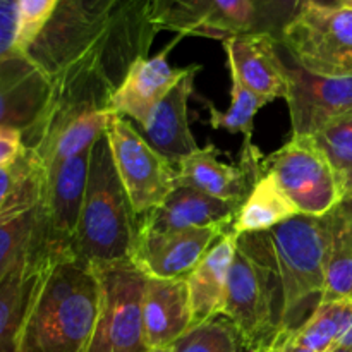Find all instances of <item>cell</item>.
I'll list each match as a JSON object with an SVG mask.
<instances>
[{
  "label": "cell",
  "mask_w": 352,
  "mask_h": 352,
  "mask_svg": "<svg viewBox=\"0 0 352 352\" xmlns=\"http://www.w3.org/2000/svg\"><path fill=\"white\" fill-rule=\"evenodd\" d=\"M17 0H0V62L16 54Z\"/></svg>",
  "instance_id": "obj_33"
},
{
  "label": "cell",
  "mask_w": 352,
  "mask_h": 352,
  "mask_svg": "<svg viewBox=\"0 0 352 352\" xmlns=\"http://www.w3.org/2000/svg\"><path fill=\"white\" fill-rule=\"evenodd\" d=\"M153 24L158 33L223 41L253 33L254 14L250 0H153Z\"/></svg>",
  "instance_id": "obj_10"
},
{
  "label": "cell",
  "mask_w": 352,
  "mask_h": 352,
  "mask_svg": "<svg viewBox=\"0 0 352 352\" xmlns=\"http://www.w3.org/2000/svg\"><path fill=\"white\" fill-rule=\"evenodd\" d=\"M58 2L60 0H17V52L26 54L52 19Z\"/></svg>",
  "instance_id": "obj_31"
},
{
  "label": "cell",
  "mask_w": 352,
  "mask_h": 352,
  "mask_svg": "<svg viewBox=\"0 0 352 352\" xmlns=\"http://www.w3.org/2000/svg\"><path fill=\"white\" fill-rule=\"evenodd\" d=\"M230 81H232L230 107L226 112H220L212 102L205 100L210 112L208 122L213 129H223L232 134L241 133L244 136V141H253L254 117L267 105V102L254 95L250 88H246L234 72H230Z\"/></svg>",
  "instance_id": "obj_27"
},
{
  "label": "cell",
  "mask_w": 352,
  "mask_h": 352,
  "mask_svg": "<svg viewBox=\"0 0 352 352\" xmlns=\"http://www.w3.org/2000/svg\"><path fill=\"white\" fill-rule=\"evenodd\" d=\"M219 148L208 143L177 164L175 188H191L199 192L243 205L254 182L263 175V157L253 141H244L239 167L219 160Z\"/></svg>",
  "instance_id": "obj_11"
},
{
  "label": "cell",
  "mask_w": 352,
  "mask_h": 352,
  "mask_svg": "<svg viewBox=\"0 0 352 352\" xmlns=\"http://www.w3.org/2000/svg\"><path fill=\"white\" fill-rule=\"evenodd\" d=\"M329 352H352V351L347 349V347H344V346H336L333 349H330Z\"/></svg>",
  "instance_id": "obj_39"
},
{
  "label": "cell",
  "mask_w": 352,
  "mask_h": 352,
  "mask_svg": "<svg viewBox=\"0 0 352 352\" xmlns=\"http://www.w3.org/2000/svg\"><path fill=\"white\" fill-rule=\"evenodd\" d=\"M222 316L234 327L244 349L267 352L274 344L275 337L260 274L239 246L236 248L229 272Z\"/></svg>",
  "instance_id": "obj_14"
},
{
  "label": "cell",
  "mask_w": 352,
  "mask_h": 352,
  "mask_svg": "<svg viewBox=\"0 0 352 352\" xmlns=\"http://www.w3.org/2000/svg\"><path fill=\"white\" fill-rule=\"evenodd\" d=\"M339 346H344V347H347V349L352 351V325L349 327V329H347V332L342 336Z\"/></svg>",
  "instance_id": "obj_38"
},
{
  "label": "cell",
  "mask_w": 352,
  "mask_h": 352,
  "mask_svg": "<svg viewBox=\"0 0 352 352\" xmlns=\"http://www.w3.org/2000/svg\"><path fill=\"white\" fill-rule=\"evenodd\" d=\"M23 133L14 127L0 126V167L14 164L23 151Z\"/></svg>",
  "instance_id": "obj_34"
},
{
  "label": "cell",
  "mask_w": 352,
  "mask_h": 352,
  "mask_svg": "<svg viewBox=\"0 0 352 352\" xmlns=\"http://www.w3.org/2000/svg\"><path fill=\"white\" fill-rule=\"evenodd\" d=\"M199 64L184 67L177 85L151 112L150 119L141 126L144 140L177 167L181 160L198 150L189 126V100L195 95V79Z\"/></svg>",
  "instance_id": "obj_18"
},
{
  "label": "cell",
  "mask_w": 352,
  "mask_h": 352,
  "mask_svg": "<svg viewBox=\"0 0 352 352\" xmlns=\"http://www.w3.org/2000/svg\"><path fill=\"white\" fill-rule=\"evenodd\" d=\"M226 229L227 226L167 232L140 229L131 260L146 277L186 278L226 234Z\"/></svg>",
  "instance_id": "obj_12"
},
{
  "label": "cell",
  "mask_w": 352,
  "mask_h": 352,
  "mask_svg": "<svg viewBox=\"0 0 352 352\" xmlns=\"http://www.w3.org/2000/svg\"><path fill=\"white\" fill-rule=\"evenodd\" d=\"M241 342L223 316L189 329L172 346V352H237Z\"/></svg>",
  "instance_id": "obj_29"
},
{
  "label": "cell",
  "mask_w": 352,
  "mask_h": 352,
  "mask_svg": "<svg viewBox=\"0 0 352 352\" xmlns=\"http://www.w3.org/2000/svg\"><path fill=\"white\" fill-rule=\"evenodd\" d=\"M181 40L182 36H175L155 57H143L134 62L110 98L109 112L129 117L140 127L144 126L151 112L177 85L184 72V69H174L168 64V54Z\"/></svg>",
  "instance_id": "obj_16"
},
{
  "label": "cell",
  "mask_w": 352,
  "mask_h": 352,
  "mask_svg": "<svg viewBox=\"0 0 352 352\" xmlns=\"http://www.w3.org/2000/svg\"><path fill=\"white\" fill-rule=\"evenodd\" d=\"M329 158L342 196L352 189V113L313 136Z\"/></svg>",
  "instance_id": "obj_28"
},
{
  "label": "cell",
  "mask_w": 352,
  "mask_h": 352,
  "mask_svg": "<svg viewBox=\"0 0 352 352\" xmlns=\"http://www.w3.org/2000/svg\"><path fill=\"white\" fill-rule=\"evenodd\" d=\"M40 201L41 179L33 157L31 170L0 210V280L30 250L40 220Z\"/></svg>",
  "instance_id": "obj_20"
},
{
  "label": "cell",
  "mask_w": 352,
  "mask_h": 352,
  "mask_svg": "<svg viewBox=\"0 0 352 352\" xmlns=\"http://www.w3.org/2000/svg\"><path fill=\"white\" fill-rule=\"evenodd\" d=\"M237 248V236L227 230L186 277L191 301L192 327L201 325L223 313L229 272Z\"/></svg>",
  "instance_id": "obj_22"
},
{
  "label": "cell",
  "mask_w": 352,
  "mask_h": 352,
  "mask_svg": "<svg viewBox=\"0 0 352 352\" xmlns=\"http://www.w3.org/2000/svg\"><path fill=\"white\" fill-rule=\"evenodd\" d=\"M157 34L153 0H60L26 52L52 82L47 109L109 110Z\"/></svg>",
  "instance_id": "obj_1"
},
{
  "label": "cell",
  "mask_w": 352,
  "mask_h": 352,
  "mask_svg": "<svg viewBox=\"0 0 352 352\" xmlns=\"http://www.w3.org/2000/svg\"><path fill=\"white\" fill-rule=\"evenodd\" d=\"M280 45L311 74L352 78V7L305 6L284 30Z\"/></svg>",
  "instance_id": "obj_6"
},
{
  "label": "cell",
  "mask_w": 352,
  "mask_h": 352,
  "mask_svg": "<svg viewBox=\"0 0 352 352\" xmlns=\"http://www.w3.org/2000/svg\"><path fill=\"white\" fill-rule=\"evenodd\" d=\"M105 136L134 213L143 217L158 208L175 189L177 167L119 113L109 112Z\"/></svg>",
  "instance_id": "obj_7"
},
{
  "label": "cell",
  "mask_w": 352,
  "mask_h": 352,
  "mask_svg": "<svg viewBox=\"0 0 352 352\" xmlns=\"http://www.w3.org/2000/svg\"><path fill=\"white\" fill-rule=\"evenodd\" d=\"M237 246L260 274L275 339L298 332L323 301L327 215L301 213L265 232L237 236Z\"/></svg>",
  "instance_id": "obj_2"
},
{
  "label": "cell",
  "mask_w": 352,
  "mask_h": 352,
  "mask_svg": "<svg viewBox=\"0 0 352 352\" xmlns=\"http://www.w3.org/2000/svg\"><path fill=\"white\" fill-rule=\"evenodd\" d=\"M254 14V33L274 36L280 43L282 33L306 6L305 0H250Z\"/></svg>",
  "instance_id": "obj_30"
},
{
  "label": "cell",
  "mask_w": 352,
  "mask_h": 352,
  "mask_svg": "<svg viewBox=\"0 0 352 352\" xmlns=\"http://www.w3.org/2000/svg\"><path fill=\"white\" fill-rule=\"evenodd\" d=\"M287 76L292 136H316L352 113V78L316 76L299 65L287 67Z\"/></svg>",
  "instance_id": "obj_13"
},
{
  "label": "cell",
  "mask_w": 352,
  "mask_h": 352,
  "mask_svg": "<svg viewBox=\"0 0 352 352\" xmlns=\"http://www.w3.org/2000/svg\"><path fill=\"white\" fill-rule=\"evenodd\" d=\"M263 172L274 175L302 215L325 217L342 199L336 172L313 136H292L263 157Z\"/></svg>",
  "instance_id": "obj_8"
},
{
  "label": "cell",
  "mask_w": 352,
  "mask_h": 352,
  "mask_svg": "<svg viewBox=\"0 0 352 352\" xmlns=\"http://www.w3.org/2000/svg\"><path fill=\"white\" fill-rule=\"evenodd\" d=\"M100 284V311L86 352H148L143 298L148 277L131 258L91 265Z\"/></svg>",
  "instance_id": "obj_5"
},
{
  "label": "cell",
  "mask_w": 352,
  "mask_h": 352,
  "mask_svg": "<svg viewBox=\"0 0 352 352\" xmlns=\"http://www.w3.org/2000/svg\"><path fill=\"white\" fill-rule=\"evenodd\" d=\"M140 232L112 151L103 134L89 153L88 181L74 239V253L88 265L112 263L131 258Z\"/></svg>",
  "instance_id": "obj_4"
},
{
  "label": "cell",
  "mask_w": 352,
  "mask_h": 352,
  "mask_svg": "<svg viewBox=\"0 0 352 352\" xmlns=\"http://www.w3.org/2000/svg\"><path fill=\"white\" fill-rule=\"evenodd\" d=\"M306 6L322 7V9H340V7H349L352 0H305Z\"/></svg>",
  "instance_id": "obj_36"
},
{
  "label": "cell",
  "mask_w": 352,
  "mask_h": 352,
  "mask_svg": "<svg viewBox=\"0 0 352 352\" xmlns=\"http://www.w3.org/2000/svg\"><path fill=\"white\" fill-rule=\"evenodd\" d=\"M301 215L294 203L280 189L274 175L263 172L260 179L248 192L246 199L241 205L230 230L236 236L253 232H265L274 229L278 223Z\"/></svg>",
  "instance_id": "obj_24"
},
{
  "label": "cell",
  "mask_w": 352,
  "mask_h": 352,
  "mask_svg": "<svg viewBox=\"0 0 352 352\" xmlns=\"http://www.w3.org/2000/svg\"><path fill=\"white\" fill-rule=\"evenodd\" d=\"M241 205L199 192L191 188H175L158 208L138 217L143 230H186L196 227L232 226Z\"/></svg>",
  "instance_id": "obj_21"
},
{
  "label": "cell",
  "mask_w": 352,
  "mask_h": 352,
  "mask_svg": "<svg viewBox=\"0 0 352 352\" xmlns=\"http://www.w3.org/2000/svg\"><path fill=\"white\" fill-rule=\"evenodd\" d=\"M52 98V82L28 57L16 52L0 62V126L28 131Z\"/></svg>",
  "instance_id": "obj_15"
},
{
  "label": "cell",
  "mask_w": 352,
  "mask_h": 352,
  "mask_svg": "<svg viewBox=\"0 0 352 352\" xmlns=\"http://www.w3.org/2000/svg\"><path fill=\"white\" fill-rule=\"evenodd\" d=\"M89 153L91 150L71 158L50 179L41 182L40 220L31 243V251L38 256L74 251L88 181Z\"/></svg>",
  "instance_id": "obj_9"
},
{
  "label": "cell",
  "mask_w": 352,
  "mask_h": 352,
  "mask_svg": "<svg viewBox=\"0 0 352 352\" xmlns=\"http://www.w3.org/2000/svg\"><path fill=\"white\" fill-rule=\"evenodd\" d=\"M148 352H172V346H168V347H158V349H150Z\"/></svg>",
  "instance_id": "obj_40"
},
{
  "label": "cell",
  "mask_w": 352,
  "mask_h": 352,
  "mask_svg": "<svg viewBox=\"0 0 352 352\" xmlns=\"http://www.w3.org/2000/svg\"><path fill=\"white\" fill-rule=\"evenodd\" d=\"M267 352H313L294 339V333H282L275 339Z\"/></svg>",
  "instance_id": "obj_35"
},
{
  "label": "cell",
  "mask_w": 352,
  "mask_h": 352,
  "mask_svg": "<svg viewBox=\"0 0 352 352\" xmlns=\"http://www.w3.org/2000/svg\"><path fill=\"white\" fill-rule=\"evenodd\" d=\"M349 7H352V3H351V6H349Z\"/></svg>",
  "instance_id": "obj_41"
},
{
  "label": "cell",
  "mask_w": 352,
  "mask_h": 352,
  "mask_svg": "<svg viewBox=\"0 0 352 352\" xmlns=\"http://www.w3.org/2000/svg\"><path fill=\"white\" fill-rule=\"evenodd\" d=\"M38 256V254H36ZM40 258L19 352H86L100 311V284L74 251Z\"/></svg>",
  "instance_id": "obj_3"
},
{
  "label": "cell",
  "mask_w": 352,
  "mask_h": 352,
  "mask_svg": "<svg viewBox=\"0 0 352 352\" xmlns=\"http://www.w3.org/2000/svg\"><path fill=\"white\" fill-rule=\"evenodd\" d=\"M31 167H33V155H31V151L28 148H23L19 158L14 164L0 167V210L3 208L7 199L16 191L21 181L26 177Z\"/></svg>",
  "instance_id": "obj_32"
},
{
  "label": "cell",
  "mask_w": 352,
  "mask_h": 352,
  "mask_svg": "<svg viewBox=\"0 0 352 352\" xmlns=\"http://www.w3.org/2000/svg\"><path fill=\"white\" fill-rule=\"evenodd\" d=\"M351 325L352 298L325 301L294 333V339L313 352H329L339 346L340 339Z\"/></svg>",
  "instance_id": "obj_26"
},
{
  "label": "cell",
  "mask_w": 352,
  "mask_h": 352,
  "mask_svg": "<svg viewBox=\"0 0 352 352\" xmlns=\"http://www.w3.org/2000/svg\"><path fill=\"white\" fill-rule=\"evenodd\" d=\"M229 62V72H234L254 95L267 103L287 95V65L278 55V43L265 33H246L222 41Z\"/></svg>",
  "instance_id": "obj_17"
},
{
  "label": "cell",
  "mask_w": 352,
  "mask_h": 352,
  "mask_svg": "<svg viewBox=\"0 0 352 352\" xmlns=\"http://www.w3.org/2000/svg\"><path fill=\"white\" fill-rule=\"evenodd\" d=\"M191 325L188 280L148 277L143 298V327L148 349L174 346Z\"/></svg>",
  "instance_id": "obj_19"
},
{
  "label": "cell",
  "mask_w": 352,
  "mask_h": 352,
  "mask_svg": "<svg viewBox=\"0 0 352 352\" xmlns=\"http://www.w3.org/2000/svg\"><path fill=\"white\" fill-rule=\"evenodd\" d=\"M339 208L352 220V189H349V191L342 196V199H340L339 203Z\"/></svg>",
  "instance_id": "obj_37"
},
{
  "label": "cell",
  "mask_w": 352,
  "mask_h": 352,
  "mask_svg": "<svg viewBox=\"0 0 352 352\" xmlns=\"http://www.w3.org/2000/svg\"><path fill=\"white\" fill-rule=\"evenodd\" d=\"M329 248L325 258L323 301L352 298V220L339 205L327 215Z\"/></svg>",
  "instance_id": "obj_25"
},
{
  "label": "cell",
  "mask_w": 352,
  "mask_h": 352,
  "mask_svg": "<svg viewBox=\"0 0 352 352\" xmlns=\"http://www.w3.org/2000/svg\"><path fill=\"white\" fill-rule=\"evenodd\" d=\"M40 275V258L30 250L0 280V352H19L21 330Z\"/></svg>",
  "instance_id": "obj_23"
}]
</instances>
